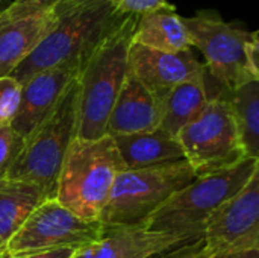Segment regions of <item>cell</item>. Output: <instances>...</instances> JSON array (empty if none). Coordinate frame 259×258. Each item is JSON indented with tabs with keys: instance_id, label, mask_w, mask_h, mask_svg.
<instances>
[{
	"instance_id": "7a4b0ae2",
	"label": "cell",
	"mask_w": 259,
	"mask_h": 258,
	"mask_svg": "<svg viewBox=\"0 0 259 258\" xmlns=\"http://www.w3.org/2000/svg\"><path fill=\"white\" fill-rule=\"evenodd\" d=\"M124 170L112 137H74L65 152L53 198L76 216L99 220L117 176Z\"/></svg>"
},
{
	"instance_id": "3957f363",
	"label": "cell",
	"mask_w": 259,
	"mask_h": 258,
	"mask_svg": "<svg viewBox=\"0 0 259 258\" xmlns=\"http://www.w3.org/2000/svg\"><path fill=\"white\" fill-rule=\"evenodd\" d=\"M138 17L129 15L87 59L77 76L76 137L96 140L105 128L127 73V56Z\"/></svg>"
},
{
	"instance_id": "4316f807",
	"label": "cell",
	"mask_w": 259,
	"mask_h": 258,
	"mask_svg": "<svg viewBox=\"0 0 259 258\" xmlns=\"http://www.w3.org/2000/svg\"><path fill=\"white\" fill-rule=\"evenodd\" d=\"M9 3H11L9 0H2V2H0V11H2V9H5Z\"/></svg>"
},
{
	"instance_id": "e0dca14e",
	"label": "cell",
	"mask_w": 259,
	"mask_h": 258,
	"mask_svg": "<svg viewBox=\"0 0 259 258\" xmlns=\"http://www.w3.org/2000/svg\"><path fill=\"white\" fill-rule=\"evenodd\" d=\"M47 196L35 184L0 175V252Z\"/></svg>"
},
{
	"instance_id": "9c48e42d",
	"label": "cell",
	"mask_w": 259,
	"mask_h": 258,
	"mask_svg": "<svg viewBox=\"0 0 259 258\" xmlns=\"http://www.w3.org/2000/svg\"><path fill=\"white\" fill-rule=\"evenodd\" d=\"M99 220H85L55 198L42 201L8 242L5 252L21 255L50 249H82L103 236Z\"/></svg>"
},
{
	"instance_id": "52a82bcc",
	"label": "cell",
	"mask_w": 259,
	"mask_h": 258,
	"mask_svg": "<svg viewBox=\"0 0 259 258\" xmlns=\"http://www.w3.org/2000/svg\"><path fill=\"white\" fill-rule=\"evenodd\" d=\"M191 47H197L205 58V71L225 90L250 81H259L247 61V46L252 33L241 23L225 21L215 9H200L184 18Z\"/></svg>"
},
{
	"instance_id": "4fadbf2b",
	"label": "cell",
	"mask_w": 259,
	"mask_h": 258,
	"mask_svg": "<svg viewBox=\"0 0 259 258\" xmlns=\"http://www.w3.org/2000/svg\"><path fill=\"white\" fill-rule=\"evenodd\" d=\"M80 68L79 65L53 67L21 84L20 103L11 128L26 138L52 113L67 88L77 79Z\"/></svg>"
},
{
	"instance_id": "6da1fadb",
	"label": "cell",
	"mask_w": 259,
	"mask_h": 258,
	"mask_svg": "<svg viewBox=\"0 0 259 258\" xmlns=\"http://www.w3.org/2000/svg\"><path fill=\"white\" fill-rule=\"evenodd\" d=\"M127 17L118 14L111 0H61L53 9L50 30L11 78L21 85L36 73L53 67H82Z\"/></svg>"
},
{
	"instance_id": "ffe728a7",
	"label": "cell",
	"mask_w": 259,
	"mask_h": 258,
	"mask_svg": "<svg viewBox=\"0 0 259 258\" xmlns=\"http://www.w3.org/2000/svg\"><path fill=\"white\" fill-rule=\"evenodd\" d=\"M228 100L247 158L259 160V81H250L222 96Z\"/></svg>"
},
{
	"instance_id": "30bf717a",
	"label": "cell",
	"mask_w": 259,
	"mask_h": 258,
	"mask_svg": "<svg viewBox=\"0 0 259 258\" xmlns=\"http://www.w3.org/2000/svg\"><path fill=\"white\" fill-rule=\"evenodd\" d=\"M202 239L208 258H226L259 248V170L211 214Z\"/></svg>"
},
{
	"instance_id": "cb8c5ba5",
	"label": "cell",
	"mask_w": 259,
	"mask_h": 258,
	"mask_svg": "<svg viewBox=\"0 0 259 258\" xmlns=\"http://www.w3.org/2000/svg\"><path fill=\"white\" fill-rule=\"evenodd\" d=\"M162 258H208L203 248V239H199L196 242L182 245L170 252H167Z\"/></svg>"
},
{
	"instance_id": "ac0fdd59",
	"label": "cell",
	"mask_w": 259,
	"mask_h": 258,
	"mask_svg": "<svg viewBox=\"0 0 259 258\" xmlns=\"http://www.w3.org/2000/svg\"><path fill=\"white\" fill-rule=\"evenodd\" d=\"M132 43L170 53L191 49L190 35L176 11H156L138 17Z\"/></svg>"
},
{
	"instance_id": "9a60e30c",
	"label": "cell",
	"mask_w": 259,
	"mask_h": 258,
	"mask_svg": "<svg viewBox=\"0 0 259 258\" xmlns=\"http://www.w3.org/2000/svg\"><path fill=\"white\" fill-rule=\"evenodd\" d=\"M53 24L50 14L11 18L0 11V78L11 76L14 70L36 49Z\"/></svg>"
},
{
	"instance_id": "8992f818",
	"label": "cell",
	"mask_w": 259,
	"mask_h": 258,
	"mask_svg": "<svg viewBox=\"0 0 259 258\" xmlns=\"http://www.w3.org/2000/svg\"><path fill=\"white\" fill-rule=\"evenodd\" d=\"M196 173L187 160L121 172L99 216L103 227L143 224L173 193L191 184Z\"/></svg>"
},
{
	"instance_id": "2e32d148",
	"label": "cell",
	"mask_w": 259,
	"mask_h": 258,
	"mask_svg": "<svg viewBox=\"0 0 259 258\" xmlns=\"http://www.w3.org/2000/svg\"><path fill=\"white\" fill-rule=\"evenodd\" d=\"M126 170L146 169L185 160L178 138L159 128L152 132L112 137Z\"/></svg>"
},
{
	"instance_id": "484cf974",
	"label": "cell",
	"mask_w": 259,
	"mask_h": 258,
	"mask_svg": "<svg viewBox=\"0 0 259 258\" xmlns=\"http://www.w3.org/2000/svg\"><path fill=\"white\" fill-rule=\"evenodd\" d=\"M226 258H259V248H253V249H249V251H243L240 254H234V255H229Z\"/></svg>"
},
{
	"instance_id": "7c38bea8",
	"label": "cell",
	"mask_w": 259,
	"mask_h": 258,
	"mask_svg": "<svg viewBox=\"0 0 259 258\" xmlns=\"http://www.w3.org/2000/svg\"><path fill=\"white\" fill-rule=\"evenodd\" d=\"M129 70L161 103L179 84L203 73L205 65L190 50L161 52L131 43L127 56Z\"/></svg>"
},
{
	"instance_id": "603a6c76",
	"label": "cell",
	"mask_w": 259,
	"mask_h": 258,
	"mask_svg": "<svg viewBox=\"0 0 259 258\" xmlns=\"http://www.w3.org/2000/svg\"><path fill=\"white\" fill-rule=\"evenodd\" d=\"M24 138L20 137L11 125L0 128V175H5L23 148Z\"/></svg>"
},
{
	"instance_id": "5bb4252c",
	"label": "cell",
	"mask_w": 259,
	"mask_h": 258,
	"mask_svg": "<svg viewBox=\"0 0 259 258\" xmlns=\"http://www.w3.org/2000/svg\"><path fill=\"white\" fill-rule=\"evenodd\" d=\"M161 125V103L129 70L111 114L105 135L121 137L156 131Z\"/></svg>"
},
{
	"instance_id": "7402d4cb",
	"label": "cell",
	"mask_w": 259,
	"mask_h": 258,
	"mask_svg": "<svg viewBox=\"0 0 259 258\" xmlns=\"http://www.w3.org/2000/svg\"><path fill=\"white\" fill-rule=\"evenodd\" d=\"M59 2L61 0H14L3 9V14L11 18L50 14Z\"/></svg>"
},
{
	"instance_id": "277c9868",
	"label": "cell",
	"mask_w": 259,
	"mask_h": 258,
	"mask_svg": "<svg viewBox=\"0 0 259 258\" xmlns=\"http://www.w3.org/2000/svg\"><path fill=\"white\" fill-rule=\"evenodd\" d=\"M258 170L259 160L244 158L223 170L197 176L173 193L143 222V227L152 233L203 237V227L211 214L240 192Z\"/></svg>"
},
{
	"instance_id": "ba28073f",
	"label": "cell",
	"mask_w": 259,
	"mask_h": 258,
	"mask_svg": "<svg viewBox=\"0 0 259 258\" xmlns=\"http://www.w3.org/2000/svg\"><path fill=\"white\" fill-rule=\"evenodd\" d=\"M184 158L196 176L223 170L247 158L228 100L212 99L178 135Z\"/></svg>"
},
{
	"instance_id": "5b68a950",
	"label": "cell",
	"mask_w": 259,
	"mask_h": 258,
	"mask_svg": "<svg viewBox=\"0 0 259 258\" xmlns=\"http://www.w3.org/2000/svg\"><path fill=\"white\" fill-rule=\"evenodd\" d=\"M77 79L67 88L52 113L24 138L23 148L5 176L39 187L47 199L55 196L65 152L76 137Z\"/></svg>"
},
{
	"instance_id": "d6986e66",
	"label": "cell",
	"mask_w": 259,
	"mask_h": 258,
	"mask_svg": "<svg viewBox=\"0 0 259 258\" xmlns=\"http://www.w3.org/2000/svg\"><path fill=\"white\" fill-rule=\"evenodd\" d=\"M208 102L203 73L179 84L161 102L159 129L178 138L179 132L203 111Z\"/></svg>"
},
{
	"instance_id": "44dd1931",
	"label": "cell",
	"mask_w": 259,
	"mask_h": 258,
	"mask_svg": "<svg viewBox=\"0 0 259 258\" xmlns=\"http://www.w3.org/2000/svg\"><path fill=\"white\" fill-rule=\"evenodd\" d=\"M21 85L11 76L0 78V128L11 125L20 103Z\"/></svg>"
},
{
	"instance_id": "8fae6325",
	"label": "cell",
	"mask_w": 259,
	"mask_h": 258,
	"mask_svg": "<svg viewBox=\"0 0 259 258\" xmlns=\"http://www.w3.org/2000/svg\"><path fill=\"white\" fill-rule=\"evenodd\" d=\"M191 234L152 233L140 225L105 227L103 236L74 252L71 258H162L167 252L196 242Z\"/></svg>"
},
{
	"instance_id": "83f0119b",
	"label": "cell",
	"mask_w": 259,
	"mask_h": 258,
	"mask_svg": "<svg viewBox=\"0 0 259 258\" xmlns=\"http://www.w3.org/2000/svg\"><path fill=\"white\" fill-rule=\"evenodd\" d=\"M0 2H2V0H0Z\"/></svg>"
},
{
	"instance_id": "d4e9b609",
	"label": "cell",
	"mask_w": 259,
	"mask_h": 258,
	"mask_svg": "<svg viewBox=\"0 0 259 258\" xmlns=\"http://www.w3.org/2000/svg\"><path fill=\"white\" fill-rule=\"evenodd\" d=\"M77 249L71 248H62V249H50V251H41V252H30V254H21V255H11L8 252H0V258H71Z\"/></svg>"
}]
</instances>
